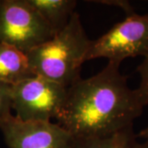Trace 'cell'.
Returning <instances> with one entry per match:
<instances>
[{
  "mask_svg": "<svg viewBox=\"0 0 148 148\" xmlns=\"http://www.w3.org/2000/svg\"><path fill=\"white\" fill-rule=\"evenodd\" d=\"M12 86L0 82V121L12 115Z\"/></svg>",
  "mask_w": 148,
  "mask_h": 148,
  "instance_id": "10",
  "label": "cell"
},
{
  "mask_svg": "<svg viewBox=\"0 0 148 148\" xmlns=\"http://www.w3.org/2000/svg\"><path fill=\"white\" fill-rule=\"evenodd\" d=\"M55 34L68 25L76 12L74 0H28Z\"/></svg>",
  "mask_w": 148,
  "mask_h": 148,
  "instance_id": "8",
  "label": "cell"
},
{
  "mask_svg": "<svg viewBox=\"0 0 148 148\" xmlns=\"http://www.w3.org/2000/svg\"><path fill=\"white\" fill-rule=\"evenodd\" d=\"M137 138L130 126L108 136L76 138L73 148H134Z\"/></svg>",
  "mask_w": 148,
  "mask_h": 148,
  "instance_id": "9",
  "label": "cell"
},
{
  "mask_svg": "<svg viewBox=\"0 0 148 148\" xmlns=\"http://www.w3.org/2000/svg\"><path fill=\"white\" fill-rule=\"evenodd\" d=\"M95 3H101V4H106V5L114 6L122 8L127 16H130L135 13L132 7L129 3L128 1H123V0H113V1H95Z\"/></svg>",
  "mask_w": 148,
  "mask_h": 148,
  "instance_id": "12",
  "label": "cell"
},
{
  "mask_svg": "<svg viewBox=\"0 0 148 148\" xmlns=\"http://www.w3.org/2000/svg\"><path fill=\"white\" fill-rule=\"evenodd\" d=\"M134 148H148V138L145 139V142H143L142 143H137Z\"/></svg>",
  "mask_w": 148,
  "mask_h": 148,
  "instance_id": "14",
  "label": "cell"
},
{
  "mask_svg": "<svg viewBox=\"0 0 148 148\" xmlns=\"http://www.w3.org/2000/svg\"><path fill=\"white\" fill-rule=\"evenodd\" d=\"M119 64L109 62L99 73L68 88L58 123L75 138L108 136L132 126L144 105L132 90Z\"/></svg>",
  "mask_w": 148,
  "mask_h": 148,
  "instance_id": "1",
  "label": "cell"
},
{
  "mask_svg": "<svg viewBox=\"0 0 148 148\" xmlns=\"http://www.w3.org/2000/svg\"><path fill=\"white\" fill-rule=\"evenodd\" d=\"M9 148H73L76 138L58 123L22 121L11 115L0 121Z\"/></svg>",
  "mask_w": 148,
  "mask_h": 148,
  "instance_id": "6",
  "label": "cell"
},
{
  "mask_svg": "<svg viewBox=\"0 0 148 148\" xmlns=\"http://www.w3.org/2000/svg\"><path fill=\"white\" fill-rule=\"evenodd\" d=\"M138 138H143V139H147L148 138V125L145 128H143V130H141V132L138 133L137 136Z\"/></svg>",
  "mask_w": 148,
  "mask_h": 148,
  "instance_id": "13",
  "label": "cell"
},
{
  "mask_svg": "<svg viewBox=\"0 0 148 148\" xmlns=\"http://www.w3.org/2000/svg\"><path fill=\"white\" fill-rule=\"evenodd\" d=\"M138 56L148 58V14L135 12L97 40H91L86 61L106 58L120 65L125 58Z\"/></svg>",
  "mask_w": 148,
  "mask_h": 148,
  "instance_id": "5",
  "label": "cell"
},
{
  "mask_svg": "<svg viewBox=\"0 0 148 148\" xmlns=\"http://www.w3.org/2000/svg\"><path fill=\"white\" fill-rule=\"evenodd\" d=\"M67 94V87L36 75L12 86V110L22 121L58 120Z\"/></svg>",
  "mask_w": 148,
  "mask_h": 148,
  "instance_id": "4",
  "label": "cell"
},
{
  "mask_svg": "<svg viewBox=\"0 0 148 148\" xmlns=\"http://www.w3.org/2000/svg\"><path fill=\"white\" fill-rule=\"evenodd\" d=\"M53 36L28 0H0V43L27 54Z\"/></svg>",
  "mask_w": 148,
  "mask_h": 148,
  "instance_id": "3",
  "label": "cell"
},
{
  "mask_svg": "<svg viewBox=\"0 0 148 148\" xmlns=\"http://www.w3.org/2000/svg\"><path fill=\"white\" fill-rule=\"evenodd\" d=\"M33 76L27 54L0 43V82L14 86Z\"/></svg>",
  "mask_w": 148,
  "mask_h": 148,
  "instance_id": "7",
  "label": "cell"
},
{
  "mask_svg": "<svg viewBox=\"0 0 148 148\" xmlns=\"http://www.w3.org/2000/svg\"><path fill=\"white\" fill-rule=\"evenodd\" d=\"M90 41L75 12L62 31L27 53L30 67L35 75L69 88L82 79Z\"/></svg>",
  "mask_w": 148,
  "mask_h": 148,
  "instance_id": "2",
  "label": "cell"
},
{
  "mask_svg": "<svg viewBox=\"0 0 148 148\" xmlns=\"http://www.w3.org/2000/svg\"><path fill=\"white\" fill-rule=\"evenodd\" d=\"M137 71L140 74L141 82L138 88L136 90L145 106L148 104V58H144L143 63L138 67Z\"/></svg>",
  "mask_w": 148,
  "mask_h": 148,
  "instance_id": "11",
  "label": "cell"
}]
</instances>
